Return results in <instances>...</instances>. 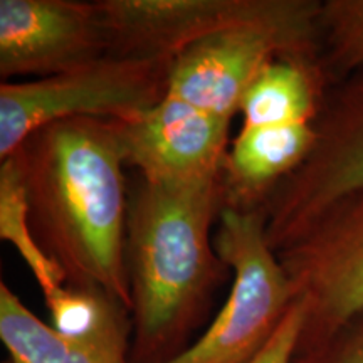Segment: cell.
<instances>
[{
    "instance_id": "19",
    "label": "cell",
    "mask_w": 363,
    "mask_h": 363,
    "mask_svg": "<svg viewBox=\"0 0 363 363\" xmlns=\"http://www.w3.org/2000/svg\"><path fill=\"white\" fill-rule=\"evenodd\" d=\"M6 363H13V362H12V360H11V362H6Z\"/></svg>"
},
{
    "instance_id": "18",
    "label": "cell",
    "mask_w": 363,
    "mask_h": 363,
    "mask_svg": "<svg viewBox=\"0 0 363 363\" xmlns=\"http://www.w3.org/2000/svg\"><path fill=\"white\" fill-rule=\"evenodd\" d=\"M306 321L305 299L298 296L278 330L252 363H291Z\"/></svg>"
},
{
    "instance_id": "9",
    "label": "cell",
    "mask_w": 363,
    "mask_h": 363,
    "mask_svg": "<svg viewBox=\"0 0 363 363\" xmlns=\"http://www.w3.org/2000/svg\"><path fill=\"white\" fill-rule=\"evenodd\" d=\"M126 165L150 180H189L220 174L230 120L167 94L150 110L115 120Z\"/></svg>"
},
{
    "instance_id": "12",
    "label": "cell",
    "mask_w": 363,
    "mask_h": 363,
    "mask_svg": "<svg viewBox=\"0 0 363 363\" xmlns=\"http://www.w3.org/2000/svg\"><path fill=\"white\" fill-rule=\"evenodd\" d=\"M328 74L320 59L281 57L264 67L244 94L242 126L315 123Z\"/></svg>"
},
{
    "instance_id": "2",
    "label": "cell",
    "mask_w": 363,
    "mask_h": 363,
    "mask_svg": "<svg viewBox=\"0 0 363 363\" xmlns=\"http://www.w3.org/2000/svg\"><path fill=\"white\" fill-rule=\"evenodd\" d=\"M224 206L222 172L189 180L138 177L126 222L136 362L162 363L179 355L230 272L211 240Z\"/></svg>"
},
{
    "instance_id": "17",
    "label": "cell",
    "mask_w": 363,
    "mask_h": 363,
    "mask_svg": "<svg viewBox=\"0 0 363 363\" xmlns=\"http://www.w3.org/2000/svg\"><path fill=\"white\" fill-rule=\"evenodd\" d=\"M291 363H363V313L328 338L298 348Z\"/></svg>"
},
{
    "instance_id": "7",
    "label": "cell",
    "mask_w": 363,
    "mask_h": 363,
    "mask_svg": "<svg viewBox=\"0 0 363 363\" xmlns=\"http://www.w3.org/2000/svg\"><path fill=\"white\" fill-rule=\"evenodd\" d=\"M315 126L311 153L261 208L274 252L331 203L363 190V69L325 94Z\"/></svg>"
},
{
    "instance_id": "6",
    "label": "cell",
    "mask_w": 363,
    "mask_h": 363,
    "mask_svg": "<svg viewBox=\"0 0 363 363\" xmlns=\"http://www.w3.org/2000/svg\"><path fill=\"white\" fill-rule=\"evenodd\" d=\"M276 256L306 305L298 348L328 338L362 315L363 190L326 207Z\"/></svg>"
},
{
    "instance_id": "1",
    "label": "cell",
    "mask_w": 363,
    "mask_h": 363,
    "mask_svg": "<svg viewBox=\"0 0 363 363\" xmlns=\"http://www.w3.org/2000/svg\"><path fill=\"white\" fill-rule=\"evenodd\" d=\"M34 238L67 286L98 289L131 311L126 271L130 195L115 120L71 118L30 133L16 152Z\"/></svg>"
},
{
    "instance_id": "14",
    "label": "cell",
    "mask_w": 363,
    "mask_h": 363,
    "mask_svg": "<svg viewBox=\"0 0 363 363\" xmlns=\"http://www.w3.org/2000/svg\"><path fill=\"white\" fill-rule=\"evenodd\" d=\"M0 238L21 254L38 279L44 299L52 298L67 284L65 272L34 238L19 163L13 155H9L0 165Z\"/></svg>"
},
{
    "instance_id": "16",
    "label": "cell",
    "mask_w": 363,
    "mask_h": 363,
    "mask_svg": "<svg viewBox=\"0 0 363 363\" xmlns=\"http://www.w3.org/2000/svg\"><path fill=\"white\" fill-rule=\"evenodd\" d=\"M321 62L347 78L363 69V0H326L321 7Z\"/></svg>"
},
{
    "instance_id": "11",
    "label": "cell",
    "mask_w": 363,
    "mask_h": 363,
    "mask_svg": "<svg viewBox=\"0 0 363 363\" xmlns=\"http://www.w3.org/2000/svg\"><path fill=\"white\" fill-rule=\"evenodd\" d=\"M315 142V123L242 126L222 169L225 206L261 211L272 190L301 167Z\"/></svg>"
},
{
    "instance_id": "10",
    "label": "cell",
    "mask_w": 363,
    "mask_h": 363,
    "mask_svg": "<svg viewBox=\"0 0 363 363\" xmlns=\"http://www.w3.org/2000/svg\"><path fill=\"white\" fill-rule=\"evenodd\" d=\"M271 0H96L108 56L174 61L199 40L264 12Z\"/></svg>"
},
{
    "instance_id": "4",
    "label": "cell",
    "mask_w": 363,
    "mask_h": 363,
    "mask_svg": "<svg viewBox=\"0 0 363 363\" xmlns=\"http://www.w3.org/2000/svg\"><path fill=\"white\" fill-rule=\"evenodd\" d=\"M214 246L233 286L206 333L162 363H252L298 298L267 244L259 208H222Z\"/></svg>"
},
{
    "instance_id": "8",
    "label": "cell",
    "mask_w": 363,
    "mask_h": 363,
    "mask_svg": "<svg viewBox=\"0 0 363 363\" xmlns=\"http://www.w3.org/2000/svg\"><path fill=\"white\" fill-rule=\"evenodd\" d=\"M108 56L96 2L0 0V78L35 79Z\"/></svg>"
},
{
    "instance_id": "5",
    "label": "cell",
    "mask_w": 363,
    "mask_h": 363,
    "mask_svg": "<svg viewBox=\"0 0 363 363\" xmlns=\"http://www.w3.org/2000/svg\"><path fill=\"white\" fill-rule=\"evenodd\" d=\"M170 61L104 56L76 69L0 84V160L33 131L71 118L128 120L167 98Z\"/></svg>"
},
{
    "instance_id": "3",
    "label": "cell",
    "mask_w": 363,
    "mask_h": 363,
    "mask_svg": "<svg viewBox=\"0 0 363 363\" xmlns=\"http://www.w3.org/2000/svg\"><path fill=\"white\" fill-rule=\"evenodd\" d=\"M321 7L316 0H271L259 16L207 35L172 61L169 94L233 121L272 61H321Z\"/></svg>"
},
{
    "instance_id": "15",
    "label": "cell",
    "mask_w": 363,
    "mask_h": 363,
    "mask_svg": "<svg viewBox=\"0 0 363 363\" xmlns=\"http://www.w3.org/2000/svg\"><path fill=\"white\" fill-rule=\"evenodd\" d=\"M0 338L13 363H67L71 343L24 306L12 289L0 283Z\"/></svg>"
},
{
    "instance_id": "13",
    "label": "cell",
    "mask_w": 363,
    "mask_h": 363,
    "mask_svg": "<svg viewBox=\"0 0 363 363\" xmlns=\"http://www.w3.org/2000/svg\"><path fill=\"white\" fill-rule=\"evenodd\" d=\"M54 328L71 343L67 363H133L128 311L98 289L66 286L45 303Z\"/></svg>"
}]
</instances>
